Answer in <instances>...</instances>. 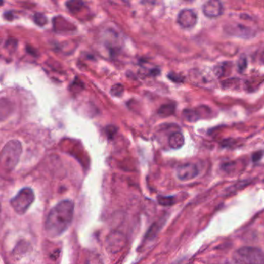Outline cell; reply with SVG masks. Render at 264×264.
Returning a JSON list of instances; mask_svg holds the SVG:
<instances>
[{
    "label": "cell",
    "instance_id": "6da1fadb",
    "mask_svg": "<svg viewBox=\"0 0 264 264\" xmlns=\"http://www.w3.org/2000/svg\"><path fill=\"white\" fill-rule=\"evenodd\" d=\"M74 209L73 202L65 200L50 211L45 222V230L48 236L57 237L68 230L74 218Z\"/></svg>",
    "mask_w": 264,
    "mask_h": 264
},
{
    "label": "cell",
    "instance_id": "7a4b0ae2",
    "mask_svg": "<svg viewBox=\"0 0 264 264\" xmlns=\"http://www.w3.org/2000/svg\"><path fill=\"white\" fill-rule=\"evenodd\" d=\"M22 154V145L20 141H10L4 146L1 153V164L7 171L15 168Z\"/></svg>",
    "mask_w": 264,
    "mask_h": 264
},
{
    "label": "cell",
    "instance_id": "3957f363",
    "mask_svg": "<svg viewBox=\"0 0 264 264\" xmlns=\"http://www.w3.org/2000/svg\"><path fill=\"white\" fill-rule=\"evenodd\" d=\"M35 195L30 188H23L10 201V205L19 215H23L34 202Z\"/></svg>",
    "mask_w": 264,
    "mask_h": 264
},
{
    "label": "cell",
    "instance_id": "277c9868",
    "mask_svg": "<svg viewBox=\"0 0 264 264\" xmlns=\"http://www.w3.org/2000/svg\"><path fill=\"white\" fill-rule=\"evenodd\" d=\"M233 259L237 264H264V254L255 247H242L235 252Z\"/></svg>",
    "mask_w": 264,
    "mask_h": 264
},
{
    "label": "cell",
    "instance_id": "5b68a950",
    "mask_svg": "<svg viewBox=\"0 0 264 264\" xmlns=\"http://www.w3.org/2000/svg\"><path fill=\"white\" fill-rule=\"evenodd\" d=\"M198 16L194 10L185 9L178 16V23L183 28H192L196 25Z\"/></svg>",
    "mask_w": 264,
    "mask_h": 264
},
{
    "label": "cell",
    "instance_id": "8992f818",
    "mask_svg": "<svg viewBox=\"0 0 264 264\" xmlns=\"http://www.w3.org/2000/svg\"><path fill=\"white\" fill-rule=\"evenodd\" d=\"M199 174V170L195 163H185L177 169V177L179 180L186 182L192 180Z\"/></svg>",
    "mask_w": 264,
    "mask_h": 264
},
{
    "label": "cell",
    "instance_id": "52a82bcc",
    "mask_svg": "<svg viewBox=\"0 0 264 264\" xmlns=\"http://www.w3.org/2000/svg\"><path fill=\"white\" fill-rule=\"evenodd\" d=\"M223 4L217 0H210L202 6L203 14L209 18H215L223 14Z\"/></svg>",
    "mask_w": 264,
    "mask_h": 264
},
{
    "label": "cell",
    "instance_id": "ba28073f",
    "mask_svg": "<svg viewBox=\"0 0 264 264\" xmlns=\"http://www.w3.org/2000/svg\"><path fill=\"white\" fill-rule=\"evenodd\" d=\"M108 247L112 252H117L120 248H122L123 243V237L119 233H115L111 235L108 239Z\"/></svg>",
    "mask_w": 264,
    "mask_h": 264
},
{
    "label": "cell",
    "instance_id": "9c48e42d",
    "mask_svg": "<svg viewBox=\"0 0 264 264\" xmlns=\"http://www.w3.org/2000/svg\"><path fill=\"white\" fill-rule=\"evenodd\" d=\"M169 145L172 149H180L185 144V137L180 132H175L169 137Z\"/></svg>",
    "mask_w": 264,
    "mask_h": 264
},
{
    "label": "cell",
    "instance_id": "30bf717a",
    "mask_svg": "<svg viewBox=\"0 0 264 264\" xmlns=\"http://www.w3.org/2000/svg\"><path fill=\"white\" fill-rule=\"evenodd\" d=\"M175 112V105L165 104L160 106L158 109V114L162 117H167L171 116Z\"/></svg>",
    "mask_w": 264,
    "mask_h": 264
},
{
    "label": "cell",
    "instance_id": "8fae6325",
    "mask_svg": "<svg viewBox=\"0 0 264 264\" xmlns=\"http://www.w3.org/2000/svg\"><path fill=\"white\" fill-rule=\"evenodd\" d=\"M233 28V27H231ZM233 31L232 32V34L236 35L239 36H250L251 32L252 30L248 27H243L241 24H237L236 27H233Z\"/></svg>",
    "mask_w": 264,
    "mask_h": 264
},
{
    "label": "cell",
    "instance_id": "7c38bea8",
    "mask_svg": "<svg viewBox=\"0 0 264 264\" xmlns=\"http://www.w3.org/2000/svg\"><path fill=\"white\" fill-rule=\"evenodd\" d=\"M184 118L189 122H196L200 119L198 112L192 109H186L183 112Z\"/></svg>",
    "mask_w": 264,
    "mask_h": 264
},
{
    "label": "cell",
    "instance_id": "4fadbf2b",
    "mask_svg": "<svg viewBox=\"0 0 264 264\" xmlns=\"http://www.w3.org/2000/svg\"><path fill=\"white\" fill-rule=\"evenodd\" d=\"M68 10L71 12H78L82 8L84 3L81 1H70L66 4Z\"/></svg>",
    "mask_w": 264,
    "mask_h": 264
},
{
    "label": "cell",
    "instance_id": "5bb4252c",
    "mask_svg": "<svg viewBox=\"0 0 264 264\" xmlns=\"http://www.w3.org/2000/svg\"><path fill=\"white\" fill-rule=\"evenodd\" d=\"M227 66H228V63H224V64H221V65H218V66L215 67V69H214L215 75L218 78L226 75V71H227Z\"/></svg>",
    "mask_w": 264,
    "mask_h": 264
},
{
    "label": "cell",
    "instance_id": "9a60e30c",
    "mask_svg": "<svg viewBox=\"0 0 264 264\" xmlns=\"http://www.w3.org/2000/svg\"><path fill=\"white\" fill-rule=\"evenodd\" d=\"M33 20H34L35 23L39 25V26H45L48 23L47 17L43 14H40V13L35 14Z\"/></svg>",
    "mask_w": 264,
    "mask_h": 264
},
{
    "label": "cell",
    "instance_id": "2e32d148",
    "mask_svg": "<svg viewBox=\"0 0 264 264\" xmlns=\"http://www.w3.org/2000/svg\"><path fill=\"white\" fill-rule=\"evenodd\" d=\"M246 67H247V58L243 55L238 61V70L240 72H243L246 70Z\"/></svg>",
    "mask_w": 264,
    "mask_h": 264
},
{
    "label": "cell",
    "instance_id": "e0dca14e",
    "mask_svg": "<svg viewBox=\"0 0 264 264\" xmlns=\"http://www.w3.org/2000/svg\"><path fill=\"white\" fill-rule=\"evenodd\" d=\"M124 91V87L122 84H117L112 86L111 89V94L114 96H120Z\"/></svg>",
    "mask_w": 264,
    "mask_h": 264
},
{
    "label": "cell",
    "instance_id": "ac0fdd59",
    "mask_svg": "<svg viewBox=\"0 0 264 264\" xmlns=\"http://www.w3.org/2000/svg\"><path fill=\"white\" fill-rule=\"evenodd\" d=\"M174 200L172 197H161L159 198V203L160 205H164V206H169V205H173Z\"/></svg>",
    "mask_w": 264,
    "mask_h": 264
},
{
    "label": "cell",
    "instance_id": "d6986e66",
    "mask_svg": "<svg viewBox=\"0 0 264 264\" xmlns=\"http://www.w3.org/2000/svg\"><path fill=\"white\" fill-rule=\"evenodd\" d=\"M168 78L173 82L182 83L184 81V78L181 76L180 74H175V73H170L168 74Z\"/></svg>",
    "mask_w": 264,
    "mask_h": 264
},
{
    "label": "cell",
    "instance_id": "ffe728a7",
    "mask_svg": "<svg viewBox=\"0 0 264 264\" xmlns=\"http://www.w3.org/2000/svg\"><path fill=\"white\" fill-rule=\"evenodd\" d=\"M262 157V153L261 151H259V152L255 153L253 155V162L259 161L260 160L261 157Z\"/></svg>",
    "mask_w": 264,
    "mask_h": 264
},
{
    "label": "cell",
    "instance_id": "44dd1931",
    "mask_svg": "<svg viewBox=\"0 0 264 264\" xmlns=\"http://www.w3.org/2000/svg\"><path fill=\"white\" fill-rule=\"evenodd\" d=\"M110 128L111 129H109V128L107 127V129H106V133L109 134V133L110 132V134L108 136H109V137H112V136L114 135V134H116V129L114 126H110Z\"/></svg>",
    "mask_w": 264,
    "mask_h": 264
}]
</instances>
